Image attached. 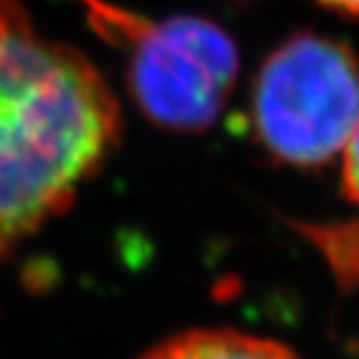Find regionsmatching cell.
I'll return each mask as SVG.
<instances>
[{
	"label": "cell",
	"instance_id": "5",
	"mask_svg": "<svg viewBox=\"0 0 359 359\" xmlns=\"http://www.w3.org/2000/svg\"><path fill=\"white\" fill-rule=\"evenodd\" d=\"M301 231L308 233V238L315 241V245L322 248L327 259L334 264L339 276L359 278V224H313L301 226Z\"/></svg>",
	"mask_w": 359,
	"mask_h": 359
},
{
	"label": "cell",
	"instance_id": "6",
	"mask_svg": "<svg viewBox=\"0 0 359 359\" xmlns=\"http://www.w3.org/2000/svg\"><path fill=\"white\" fill-rule=\"evenodd\" d=\"M341 182H343V194L348 201H353L359 205V128L350 142L343 149V168H341Z\"/></svg>",
	"mask_w": 359,
	"mask_h": 359
},
{
	"label": "cell",
	"instance_id": "1",
	"mask_svg": "<svg viewBox=\"0 0 359 359\" xmlns=\"http://www.w3.org/2000/svg\"><path fill=\"white\" fill-rule=\"evenodd\" d=\"M121 138V105L80 49L0 0V262L73 205Z\"/></svg>",
	"mask_w": 359,
	"mask_h": 359
},
{
	"label": "cell",
	"instance_id": "4",
	"mask_svg": "<svg viewBox=\"0 0 359 359\" xmlns=\"http://www.w3.org/2000/svg\"><path fill=\"white\" fill-rule=\"evenodd\" d=\"M140 359H297L276 341L236 329H191L166 339Z\"/></svg>",
	"mask_w": 359,
	"mask_h": 359
},
{
	"label": "cell",
	"instance_id": "2",
	"mask_svg": "<svg viewBox=\"0 0 359 359\" xmlns=\"http://www.w3.org/2000/svg\"><path fill=\"white\" fill-rule=\"evenodd\" d=\"M250 128L264 154L280 166H329L359 128L355 49L313 31L287 38L255 75Z\"/></svg>",
	"mask_w": 359,
	"mask_h": 359
},
{
	"label": "cell",
	"instance_id": "7",
	"mask_svg": "<svg viewBox=\"0 0 359 359\" xmlns=\"http://www.w3.org/2000/svg\"><path fill=\"white\" fill-rule=\"evenodd\" d=\"M318 3L343 17H359V0H318Z\"/></svg>",
	"mask_w": 359,
	"mask_h": 359
},
{
	"label": "cell",
	"instance_id": "3",
	"mask_svg": "<svg viewBox=\"0 0 359 359\" xmlns=\"http://www.w3.org/2000/svg\"><path fill=\"white\" fill-rule=\"evenodd\" d=\"M77 3L124 54L128 91L156 126L198 133L217 121L241 68L238 47L224 28L203 17L154 21L103 0Z\"/></svg>",
	"mask_w": 359,
	"mask_h": 359
}]
</instances>
